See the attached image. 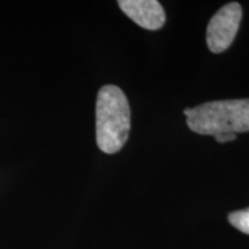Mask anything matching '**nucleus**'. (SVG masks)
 I'll return each mask as SVG.
<instances>
[{
    "label": "nucleus",
    "mask_w": 249,
    "mask_h": 249,
    "mask_svg": "<svg viewBox=\"0 0 249 249\" xmlns=\"http://www.w3.org/2000/svg\"><path fill=\"white\" fill-rule=\"evenodd\" d=\"M242 18V9L238 2H230L211 18L207 28V44L213 53L226 51L235 38Z\"/></svg>",
    "instance_id": "7ed1b4c3"
},
{
    "label": "nucleus",
    "mask_w": 249,
    "mask_h": 249,
    "mask_svg": "<svg viewBox=\"0 0 249 249\" xmlns=\"http://www.w3.org/2000/svg\"><path fill=\"white\" fill-rule=\"evenodd\" d=\"M183 113L189 129L200 135L249 132V98L208 102Z\"/></svg>",
    "instance_id": "f03ea898"
},
{
    "label": "nucleus",
    "mask_w": 249,
    "mask_h": 249,
    "mask_svg": "<svg viewBox=\"0 0 249 249\" xmlns=\"http://www.w3.org/2000/svg\"><path fill=\"white\" fill-rule=\"evenodd\" d=\"M236 139L235 134H218V135L214 136V140L218 143H226L230 141H234Z\"/></svg>",
    "instance_id": "423d86ee"
},
{
    "label": "nucleus",
    "mask_w": 249,
    "mask_h": 249,
    "mask_svg": "<svg viewBox=\"0 0 249 249\" xmlns=\"http://www.w3.org/2000/svg\"><path fill=\"white\" fill-rule=\"evenodd\" d=\"M130 130V108L126 95L116 86L99 89L96 103V140L105 154L123 149Z\"/></svg>",
    "instance_id": "f257e3e1"
},
{
    "label": "nucleus",
    "mask_w": 249,
    "mask_h": 249,
    "mask_svg": "<svg viewBox=\"0 0 249 249\" xmlns=\"http://www.w3.org/2000/svg\"><path fill=\"white\" fill-rule=\"evenodd\" d=\"M229 220L239 231L249 234V208L246 210H239L230 213Z\"/></svg>",
    "instance_id": "39448f33"
},
{
    "label": "nucleus",
    "mask_w": 249,
    "mask_h": 249,
    "mask_svg": "<svg viewBox=\"0 0 249 249\" xmlns=\"http://www.w3.org/2000/svg\"><path fill=\"white\" fill-rule=\"evenodd\" d=\"M119 7L140 27L158 30L165 23V12L156 0H120Z\"/></svg>",
    "instance_id": "20e7f679"
}]
</instances>
